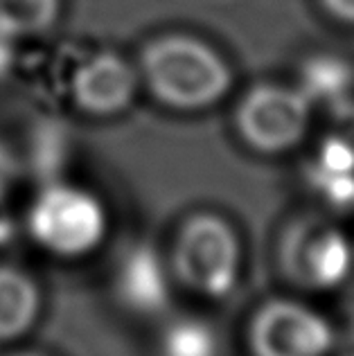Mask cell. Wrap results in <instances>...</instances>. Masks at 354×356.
Wrapping results in <instances>:
<instances>
[{"instance_id": "6da1fadb", "label": "cell", "mask_w": 354, "mask_h": 356, "mask_svg": "<svg viewBox=\"0 0 354 356\" xmlns=\"http://www.w3.org/2000/svg\"><path fill=\"white\" fill-rule=\"evenodd\" d=\"M140 74L147 90L176 111H201L226 95L232 72L226 59L199 36L163 34L145 45Z\"/></svg>"}, {"instance_id": "7a4b0ae2", "label": "cell", "mask_w": 354, "mask_h": 356, "mask_svg": "<svg viewBox=\"0 0 354 356\" xmlns=\"http://www.w3.org/2000/svg\"><path fill=\"white\" fill-rule=\"evenodd\" d=\"M172 277L203 298H226L235 289L241 270L237 232L219 214H192L176 235Z\"/></svg>"}, {"instance_id": "3957f363", "label": "cell", "mask_w": 354, "mask_h": 356, "mask_svg": "<svg viewBox=\"0 0 354 356\" xmlns=\"http://www.w3.org/2000/svg\"><path fill=\"white\" fill-rule=\"evenodd\" d=\"M106 210L95 194L77 185L50 181L27 212V230L43 250L57 257H81L106 235Z\"/></svg>"}, {"instance_id": "277c9868", "label": "cell", "mask_w": 354, "mask_h": 356, "mask_svg": "<svg viewBox=\"0 0 354 356\" xmlns=\"http://www.w3.org/2000/svg\"><path fill=\"white\" fill-rule=\"evenodd\" d=\"M352 243L337 223L319 214L289 221L277 241L282 277L305 291H330L346 282L352 270Z\"/></svg>"}, {"instance_id": "5b68a950", "label": "cell", "mask_w": 354, "mask_h": 356, "mask_svg": "<svg viewBox=\"0 0 354 356\" xmlns=\"http://www.w3.org/2000/svg\"><path fill=\"white\" fill-rule=\"evenodd\" d=\"M312 104L298 88L259 83L235 111V127L244 143L259 154H284L305 138Z\"/></svg>"}, {"instance_id": "8992f818", "label": "cell", "mask_w": 354, "mask_h": 356, "mask_svg": "<svg viewBox=\"0 0 354 356\" xmlns=\"http://www.w3.org/2000/svg\"><path fill=\"white\" fill-rule=\"evenodd\" d=\"M334 343L332 325L312 307L289 298L266 300L248 325L253 356H328Z\"/></svg>"}, {"instance_id": "52a82bcc", "label": "cell", "mask_w": 354, "mask_h": 356, "mask_svg": "<svg viewBox=\"0 0 354 356\" xmlns=\"http://www.w3.org/2000/svg\"><path fill=\"white\" fill-rule=\"evenodd\" d=\"M140 74L115 52H97L72 74L70 95L74 106L95 118L118 115L131 106Z\"/></svg>"}, {"instance_id": "ba28073f", "label": "cell", "mask_w": 354, "mask_h": 356, "mask_svg": "<svg viewBox=\"0 0 354 356\" xmlns=\"http://www.w3.org/2000/svg\"><path fill=\"white\" fill-rule=\"evenodd\" d=\"M118 300L140 316H158L170 305L172 270L152 246H136L115 268Z\"/></svg>"}, {"instance_id": "9c48e42d", "label": "cell", "mask_w": 354, "mask_h": 356, "mask_svg": "<svg viewBox=\"0 0 354 356\" xmlns=\"http://www.w3.org/2000/svg\"><path fill=\"white\" fill-rule=\"evenodd\" d=\"M41 312V291L25 270L0 264V348L23 339Z\"/></svg>"}, {"instance_id": "30bf717a", "label": "cell", "mask_w": 354, "mask_h": 356, "mask_svg": "<svg viewBox=\"0 0 354 356\" xmlns=\"http://www.w3.org/2000/svg\"><path fill=\"white\" fill-rule=\"evenodd\" d=\"M354 88V68L332 54H316L305 61L300 70L298 90L309 102L312 108L319 106L330 111L352 97Z\"/></svg>"}, {"instance_id": "8fae6325", "label": "cell", "mask_w": 354, "mask_h": 356, "mask_svg": "<svg viewBox=\"0 0 354 356\" xmlns=\"http://www.w3.org/2000/svg\"><path fill=\"white\" fill-rule=\"evenodd\" d=\"M61 0H0V30L14 39L48 32L57 23Z\"/></svg>"}, {"instance_id": "7c38bea8", "label": "cell", "mask_w": 354, "mask_h": 356, "mask_svg": "<svg viewBox=\"0 0 354 356\" xmlns=\"http://www.w3.org/2000/svg\"><path fill=\"white\" fill-rule=\"evenodd\" d=\"M330 127L316 152V161L323 165L354 170V97L332 106Z\"/></svg>"}, {"instance_id": "4fadbf2b", "label": "cell", "mask_w": 354, "mask_h": 356, "mask_svg": "<svg viewBox=\"0 0 354 356\" xmlns=\"http://www.w3.org/2000/svg\"><path fill=\"white\" fill-rule=\"evenodd\" d=\"M163 356H217L214 330L199 318H176L165 327L161 339Z\"/></svg>"}, {"instance_id": "5bb4252c", "label": "cell", "mask_w": 354, "mask_h": 356, "mask_svg": "<svg viewBox=\"0 0 354 356\" xmlns=\"http://www.w3.org/2000/svg\"><path fill=\"white\" fill-rule=\"evenodd\" d=\"M305 178L332 212H354V172L332 170L312 161L305 170Z\"/></svg>"}, {"instance_id": "9a60e30c", "label": "cell", "mask_w": 354, "mask_h": 356, "mask_svg": "<svg viewBox=\"0 0 354 356\" xmlns=\"http://www.w3.org/2000/svg\"><path fill=\"white\" fill-rule=\"evenodd\" d=\"M5 196H7V192H0V248L7 246L16 235V221H14L12 208H9Z\"/></svg>"}, {"instance_id": "2e32d148", "label": "cell", "mask_w": 354, "mask_h": 356, "mask_svg": "<svg viewBox=\"0 0 354 356\" xmlns=\"http://www.w3.org/2000/svg\"><path fill=\"white\" fill-rule=\"evenodd\" d=\"M321 5L332 18L354 25V0H321Z\"/></svg>"}, {"instance_id": "e0dca14e", "label": "cell", "mask_w": 354, "mask_h": 356, "mask_svg": "<svg viewBox=\"0 0 354 356\" xmlns=\"http://www.w3.org/2000/svg\"><path fill=\"white\" fill-rule=\"evenodd\" d=\"M16 172H18L16 158L3 143H0V192H7V187L12 185Z\"/></svg>"}, {"instance_id": "ac0fdd59", "label": "cell", "mask_w": 354, "mask_h": 356, "mask_svg": "<svg viewBox=\"0 0 354 356\" xmlns=\"http://www.w3.org/2000/svg\"><path fill=\"white\" fill-rule=\"evenodd\" d=\"M14 41H16L14 36H9L7 32L0 30V81L7 77L14 65V57H16Z\"/></svg>"}, {"instance_id": "d6986e66", "label": "cell", "mask_w": 354, "mask_h": 356, "mask_svg": "<svg viewBox=\"0 0 354 356\" xmlns=\"http://www.w3.org/2000/svg\"><path fill=\"white\" fill-rule=\"evenodd\" d=\"M348 356H354V314L350 318V327H348Z\"/></svg>"}, {"instance_id": "ffe728a7", "label": "cell", "mask_w": 354, "mask_h": 356, "mask_svg": "<svg viewBox=\"0 0 354 356\" xmlns=\"http://www.w3.org/2000/svg\"><path fill=\"white\" fill-rule=\"evenodd\" d=\"M0 356H43L36 352H0Z\"/></svg>"}]
</instances>
